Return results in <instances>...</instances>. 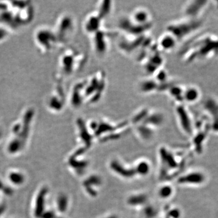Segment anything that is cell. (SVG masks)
I'll return each instance as SVG.
<instances>
[{"mask_svg":"<svg viewBox=\"0 0 218 218\" xmlns=\"http://www.w3.org/2000/svg\"><path fill=\"white\" fill-rule=\"evenodd\" d=\"M218 53V39L205 36L196 40L185 53V61L191 62L196 60L205 59Z\"/></svg>","mask_w":218,"mask_h":218,"instance_id":"obj_1","label":"cell"},{"mask_svg":"<svg viewBox=\"0 0 218 218\" xmlns=\"http://www.w3.org/2000/svg\"><path fill=\"white\" fill-rule=\"evenodd\" d=\"M175 112L179 123L185 132H191V123L189 111L183 103L176 104Z\"/></svg>","mask_w":218,"mask_h":218,"instance_id":"obj_9","label":"cell"},{"mask_svg":"<svg viewBox=\"0 0 218 218\" xmlns=\"http://www.w3.org/2000/svg\"><path fill=\"white\" fill-rule=\"evenodd\" d=\"M85 82L84 90L85 96H88V102L92 104L96 102L100 99L105 88L106 82L104 72H96Z\"/></svg>","mask_w":218,"mask_h":218,"instance_id":"obj_2","label":"cell"},{"mask_svg":"<svg viewBox=\"0 0 218 218\" xmlns=\"http://www.w3.org/2000/svg\"><path fill=\"white\" fill-rule=\"evenodd\" d=\"M129 20L138 27L148 30L152 26L153 17L150 11L144 7H138L127 16Z\"/></svg>","mask_w":218,"mask_h":218,"instance_id":"obj_4","label":"cell"},{"mask_svg":"<svg viewBox=\"0 0 218 218\" xmlns=\"http://www.w3.org/2000/svg\"><path fill=\"white\" fill-rule=\"evenodd\" d=\"M204 179H205V177L203 173L194 172V173L188 174V175L184 176L183 179H182V180L186 183L198 184L203 183Z\"/></svg>","mask_w":218,"mask_h":218,"instance_id":"obj_15","label":"cell"},{"mask_svg":"<svg viewBox=\"0 0 218 218\" xmlns=\"http://www.w3.org/2000/svg\"><path fill=\"white\" fill-rule=\"evenodd\" d=\"M113 7V1H101L98 3L95 12L104 20L106 16L111 13Z\"/></svg>","mask_w":218,"mask_h":218,"instance_id":"obj_14","label":"cell"},{"mask_svg":"<svg viewBox=\"0 0 218 218\" xmlns=\"http://www.w3.org/2000/svg\"><path fill=\"white\" fill-rule=\"evenodd\" d=\"M138 92L143 95H150L162 92L161 86L152 78H145L141 80L137 84Z\"/></svg>","mask_w":218,"mask_h":218,"instance_id":"obj_8","label":"cell"},{"mask_svg":"<svg viewBox=\"0 0 218 218\" xmlns=\"http://www.w3.org/2000/svg\"><path fill=\"white\" fill-rule=\"evenodd\" d=\"M201 23L198 19L186 18L180 21H173L167 26V32L174 35L178 41L184 40L194 30L199 28Z\"/></svg>","mask_w":218,"mask_h":218,"instance_id":"obj_3","label":"cell"},{"mask_svg":"<svg viewBox=\"0 0 218 218\" xmlns=\"http://www.w3.org/2000/svg\"><path fill=\"white\" fill-rule=\"evenodd\" d=\"M200 97L199 89L194 86H188L184 87L183 93V102L194 103Z\"/></svg>","mask_w":218,"mask_h":218,"instance_id":"obj_13","label":"cell"},{"mask_svg":"<svg viewBox=\"0 0 218 218\" xmlns=\"http://www.w3.org/2000/svg\"><path fill=\"white\" fill-rule=\"evenodd\" d=\"M184 89V87L176 83H173L169 87L166 92L169 97L174 100L176 104L183 103Z\"/></svg>","mask_w":218,"mask_h":218,"instance_id":"obj_12","label":"cell"},{"mask_svg":"<svg viewBox=\"0 0 218 218\" xmlns=\"http://www.w3.org/2000/svg\"><path fill=\"white\" fill-rule=\"evenodd\" d=\"M92 47L95 53L99 57H102L107 53L109 41L108 34L102 28L92 35Z\"/></svg>","mask_w":218,"mask_h":218,"instance_id":"obj_6","label":"cell"},{"mask_svg":"<svg viewBox=\"0 0 218 218\" xmlns=\"http://www.w3.org/2000/svg\"><path fill=\"white\" fill-rule=\"evenodd\" d=\"M206 1H192L189 2L184 7V14L187 18L197 19L199 13L205 6Z\"/></svg>","mask_w":218,"mask_h":218,"instance_id":"obj_11","label":"cell"},{"mask_svg":"<svg viewBox=\"0 0 218 218\" xmlns=\"http://www.w3.org/2000/svg\"><path fill=\"white\" fill-rule=\"evenodd\" d=\"M177 42V40L174 35L166 31L160 36L156 43V46L161 52H169L175 49Z\"/></svg>","mask_w":218,"mask_h":218,"instance_id":"obj_10","label":"cell"},{"mask_svg":"<svg viewBox=\"0 0 218 218\" xmlns=\"http://www.w3.org/2000/svg\"><path fill=\"white\" fill-rule=\"evenodd\" d=\"M102 18L95 11L88 15L85 19L84 28L86 33L92 36L102 28Z\"/></svg>","mask_w":218,"mask_h":218,"instance_id":"obj_7","label":"cell"},{"mask_svg":"<svg viewBox=\"0 0 218 218\" xmlns=\"http://www.w3.org/2000/svg\"><path fill=\"white\" fill-rule=\"evenodd\" d=\"M141 63H142L145 71L147 74L152 75L156 71L164 67V59L161 54V52L157 48L152 51Z\"/></svg>","mask_w":218,"mask_h":218,"instance_id":"obj_5","label":"cell"}]
</instances>
